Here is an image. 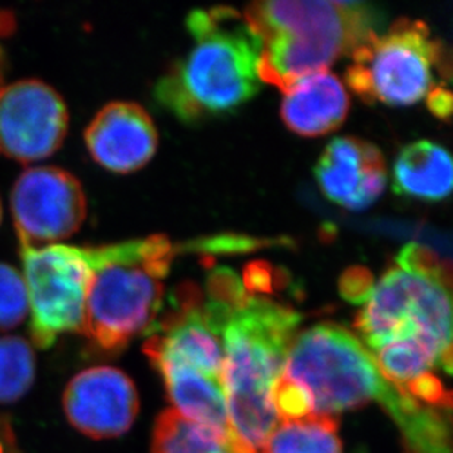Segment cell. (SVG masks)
<instances>
[{
    "instance_id": "9c48e42d",
    "label": "cell",
    "mask_w": 453,
    "mask_h": 453,
    "mask_svg": "<svg viewBox=\"0 0 453 453\" xmlns=\"http://www.w3.org/2000/svg\"><path fill=\"white\" fill-rule=\"evenodd\" d=\"M11 210L21 247L40 249L66 240L81 227L86 193L65 169L28 167L13 184Z\"/></svg>"
},
{
    "instance_id": "ac0fdd59",
    "label": "cell",
    "mask_w": 453,
    "mask_h": 453,
    "mask_svg": "<svg viewBox=\"0 0 453 453\" xmlns=\"http://www.w3.org/2000/svg\"><path fill=\"white\" fill-rule=\"evenodd\" d=\"M338 427V419L329 415L279 421L265 453H342Z\"/></svg>"
},
{
    "instance_id": "d4e9b609",
    "label": "cell",
    "mask_w": 453,
    "mask_h": 453,
    "mask_svg": "<svg viewBox=\"0 0 453 453\" xmlns=\"http://www.w3.org/2000/svg\"><path fill=\"white\" fill-rule=\"evenodd\" d=\"M0 218H2V205H0Z\"/></svg>"
},
{
    "instance_id": "5b68a950",
    "label": "cell",
    "mask_w": 453,
    "mask_h": 453,
    "mask_svg": "<svg viewBox=\"0 0 453 453\" xmlns=\"http://www.w3.org/2000/svg\"><path fill=\"white\" fill-rule=\"evenodd\" d=\"M355 319L361 342L374 354L388 345H417L452 370L450 274L421 245L403 247L380 280L372 283Z\"/></svg>"
},
{
    "instance_id": "5bb4252c",
    "label": "cell",
    "mask_w": 453,
    "mask_h": 453,
    "mask_svg": "<svg viewBox=\"0 0 453 453\" xmlns=\"http://www.w3.org/2000/svg\"><path fill=\"white\" fill-rule=\"evenodd\" d=\"M348 111L349 96L343 82L334 73L321 71L301 78L285 91L280 115L294 133L319 137L339 128Z\"/></svg>"
},
{
    "instance_id": "9a60e30c",
    "label": "cell",
    "mask_w": 453,
    "mask_h": 453,
    "mask_svg": "<svg viewBox=\"0 0 453 453\" xmlns=\"http://www.w3.org/2000/svg\"><path fill=\"white\" fill-rule=\"evenodd\" d=\"M156 367L178 414L203 426L234 430L227 417L222 377L182 364H158Z\"/></svg>"
},
{
    "instance_id": "2e32d148",
    "label": "cell",
    "mask_w": 453,
    "mask_h": 453,
    "mask_svg": "<svg viewBox=\"0 0 453 453\" xmlns=\"http://www.w3.org/2000/svg\"><path fill=\"white\" fill-rule=\"evenodd\" d=\"M394 191L399 196L441 202L452 191L453 163L449 151L421 140L403 147L394 165Z\"/></svg>"
},
{
    "instance_id": "7c38bea8",
    "label": "cell",
    "mask_w": 453,
    "mask_h": 453,
    "mask_svg": "<svg viewBox=\"0 0 453 453\" xmlns=\"http://www.w3.org/2000/svg\"><path fill=\"white\" fill-rule=\"evenodd\" d=\"M314 175L330 202L354 211L374 204L388 184L381 151L355 137L332 140L319 158Z\"/></svg>"
},
{
    "instance_id": "4fadbf2b",
    "label": "cell",
    "mask_w": 453,
    "mask_h": 453,
    "mask_svg": "<svg viewBox=\"0 0 453 453\" xmlns=\"http://www.w3.org/2000/svg\"><path fill=\"white\" fill-rule=\"evenodd\" d=\"M87 149L91 157L116 173L146 166L157 150L158 135L151 116L134 102H111L87 127Z\"/></svg>"
},
{
    "instance_id": "6da1fadb",
    "label": "cell",
    "mask_w": 453,
    "mask_h": 453,
    "mask_svg": "<svg viewBox=\"0 0 453 453\" xmlns=\"http://www.w3.org/2000/svg\"><path fill=\"white\" fill-rule=\"evenodd\" d=\"M207 291L209 300L203 303L222 342L229 423L254 452L265 453L279 424L272 395L282 376L300 314L245 291L244 282L229 269L214 272Z\"/></svg>"
},
{
    "instance_id": "44dd1931",
    "label": "cell",
    "mask_w": 453,
    "mask_h": 453,
    "mask_svg": "<svg viewBox=\"0 0 453 453\" xmlns=\"http://www.w3.org/2000/svg\"><path fill=\"white\" fill-rule=\"evenodd\" d=\"M428 107L430 111L441 118V119H448L452 113V96L450 91L446 90L445 87H437L427 96Z\"/></svg>"
},
{
    "instance_id": "277c9868",
    "label": "cell",
    "mask_w": 453,
    "mask_h": 453,
    "mask_svg": "<svg viewBox=\"0 0 453 453\" xmlns=\"http://www.w3.org/2000/svg\"><path fill=\"white\" fill-rule=\"evenodd\" d=\"M260 40L261 82L285 91L301 78L327 71L380 33L381 15L365 2H254L242 13Z\"/></svg>"
},
{
    "instance_id": "603a6c76",
    "label": "cell",
    "mask_w": 453,
    "mask_h": 453,
    "mask_svg": "<svg viewBox=\"0 0 453 453\" xmlns=\"http://www.w3.org/2000/svg\"><path fill=\"white\" fill-rule=\"evenodd\" d=\"M11 443H9V436L6 430L0 426V453H11Z\"/></svg>"
},
{
    "instance_id": "8fae6325",
    "label": "cell",
    "mask_w": 453,
    "mask_h": 453,
    "mask_svg": "<svg viewBox=\"0 0 453 453\" xmlns=\"http://www.w3.org/2000/svg\"><path fill=\"white\" fill-rule=\"evenodd\" d=\"M64 406L69 423L93 439L128 432L137 417L138 394L125 372L111 367L88 368L69 381Z\"/></svg>"
},
{
    "instance_id": "d6986e66",
    "label": "cell",
    "mask_w": 453,
    "mask_h": 453,
    "mask_svg": "<svg viewBox=\"0 0 453 453\" xmlns=\"http://www.w3.org/2000/svg\"><path fill=\"white\" fill-rule=\"evenodd\" d=\"M35 354L21 338H0V403H12L30 389Z\"/></svg>"
},
{
    "instance_id": "3957f363",
    "label": "cell",
    "mask_w": 453,
    "mask_h": 453,
    "mask_svg": "<svg viewBox=\"0 0 453 453\" xmlns=\"http://www.w3.org/2000/svg\"><path fill=\"white\" fill-rule=\"evenodd\" d=\"M187 30L193 48L154 88L165 109L184 122H197L227 115L258 93L260 40L244 15L227 6L196 9Z\"/></svg>"
},
{
    "instance_id": "8992f818",
    "label": "cell",
    "mask_w": 453,
    "mask_h": 453,
    "mask_svg": "<svg viewBox=\"0 0 453 453\" xmlns=\"http://www.w3.org/2000/svg\"><path fill=\"white\" fill-rule=\"evenodd\" d=\"M90 267L81 334L118 351L153 323L176 247L165 235L86 247Z\"/></svg>"
},
{
    "instance_id": "30bf717a",
    "label": "cell",
    "mask_w": 453,
    "mask_h": 453,
    "mask_svg": "<svg viewBox=\"0 0 453 453\" xmlns=\"http://www.w3.org/2000/svg\"><path fill=\"white\" fill-rule=\"evenodd\" d=\"M68 107L44 81L27 78L0 87V154L35 162L55 153L68 133Z\"/></svg>"
},
{
    "instance_id": "ffe728a7",
    "label": "cell",
    "mask_w": 453,
    "mask_h": 453,
    "mask_svg": "<svg viewBox=\"0 0 453 453\" xmlns=\"http://www.w3.org/2000/svg\"><path fill=\"white\" fill-rule=\"evenodd\" d=\"M28 296L21 273L12 265L0 263V330L19 325L27 316Z\"/></svg>"
},
{
    "instance_id": "ba28073f",
    "label": "cell",
    "mask_w": 453,
    "mask_h": 453,
    "mask_svg": "<svg viewBox=\"0 0 453 453\" xmlns=\"http://www.w3.org/2000/svg\"><path fill=\"white\" fill-rule=\"evenodd\" d=\"M21 256L31 310V338L46 349L60 334L81 332L90 267L84 250L73 245L22 247Z\"/></svg>"
},
{
    "instance_id": "cb8c5ba5",
    "label": "cell",
    "mask_w": 453,
    "mask_h": 453,
    "mask_svg": "<svg viewBox=\"0 0 453 453\" xmlns=\"http://www.w3.org/2000/svg\"><path fill=\"white\" fill-rule=\"evenodd\" d=\"M4 51H2V48H0V82L4 80Z\"/></svg>"
},
{
    "instance_id": "7a4b0ae2",
    "label": "cell",
    "mask_w": 453,
    "mask_h": 453,
    "mask_svg": "<svg viewBox=\"0 0 453 453\" xmlns=\"http://www.w3.org/2000/svg\"><path fill=\"white\" fill-rule=\"evenodd\" d=\"M282 374L307 392L316 415L334 417L368 403L383 406L403 433L406 453L426 452L445 432L436 410L390 383L358 336L334 323L296 334Z\"/></svg>"
},
{
    "instance_id": "52a82bcc",
    "label": "cell",
    "mask_w": 453,
    "mask_h": 453,
    "mask_svg": "<svg viewBox=\"0 0 453 453\" xmlns=\"http://www.w3.org/2000/svg\"><path fill=\"white\" fill-rule=\"evenodd\" d=\"M443 44L424 22L399 19L372 35L352 53L349 88L368 104L411 106L437 88V73H448Z\"/></svg>"
},
{
    "instance_id": "7402d4cb",
    "label": "cell",
    "mask_w": 453,
    "mask_h": 453,
    "mask_svg": "<svg viewBox=\"0 0 453 453\" xmlns=\"http://www.w3.org/2000/svg\"><path fill=\"white\" fill-rule=\"evenodd\" d=\"M17 21L12 12L0 11V35H8L15 30Z\"/></svg>"
},
{
    "instance_id": "e0dca14e",
    "label": "cell",
    "mask_w": 453,
    "mask_h": 453,
    "mask_svg": "<svg viewBox=\"0 0 453 453\" xmlns=\"http://www.w3.org/2000/svg\"><path fill=\"white\" fill-rule=\"evenodd\" d=\"M151 453H256L234 430L194 423L167 410L154 427Z\"/></svg>"
}]
</instances>
